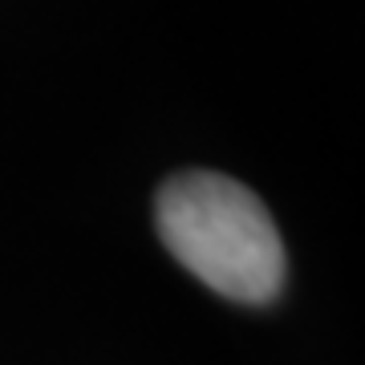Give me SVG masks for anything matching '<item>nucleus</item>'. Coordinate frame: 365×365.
Instances as JSON below:
<instances>
[{
    "instance_id": "f257e3e1",
    "label": "nucleus",
    "mask_w": 365,
    "mask_h": 365,
    "mask_svg": "<svg viewBox=\"0 0 365 365\" xmlns=\"http://www.w3.org/2000/svg\"><path fill=\"white\" fill-rule=\"evenodd\" d=\"M158 235L211 292L264 304L284 284V244L272 215L244 182L215 170H182L155 199Z\"/></svg>"
}]
</instances>
